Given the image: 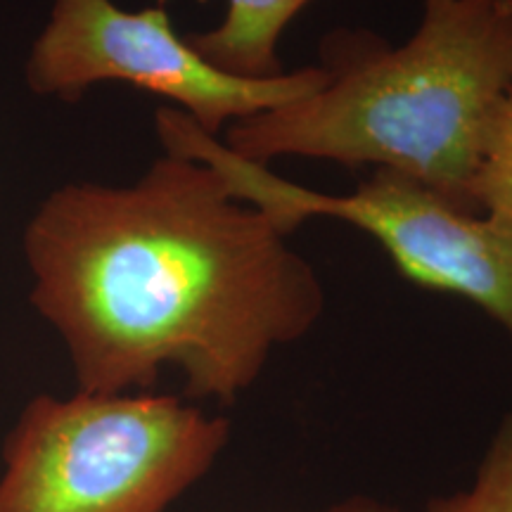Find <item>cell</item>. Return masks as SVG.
<instances>
[{
    "label": "cell",
    "mask_w": 512,
    "mask_h": 512,
    "mask_svg": "<svg viewBox=\"0 0 512 512\" xmlns=\"http://www.w3.org/2000/svg\"><path fill=\"white\" fill-rule=\"evenodd\" d=\"M31 304L60 332L79 392L152 387L235 403L325 311V290L261 209L207 164L164 152L128 185L67 183L24 230Z\"/></svg>",
    "instance_id": "1"
},
{
    "label": "cell",
    "mask_w": 512,
    "mask_h": 512,
    "mask_svg": "<svg viewBox=\"0 0 512 512\" xmlns=\"http://www.w3.org/2000/svg\"><path fill=\"white\" fill-rule=\"evenodd\" d=\"M328 72L316 93L230 124L223 145L264 166L278 157L373 164L479 214L472 188L512 91V0H422L403 46L344 38Z\"/></svg>",
    "instance_id": "2"
},
{
    "label": "cell",
    "mask_w": 512,
    "mask_h": 512,
    "mask_svg": "<svg viewBox=\"0 0 512 512\" xmlns=\"http://www.w3.org/2000/svg\"><path fill=\"white\" fill-rule=\"evenodd\" d=\"M228 439L226 418L176 396H36L5 444L0 512H164Z\"/></svg>",
    "instance_id": "3"
},
{
    "label": "cell",
    "mask_w": 512,
    "mask_h": 512,
    "mask_svg": "<svg viewBox=\"0 0 512 512\" xmlns=\"http://www.w3.org/2000/svg\"><path fill=\"white\" fill-rule=\"evenodd\" d=\"M155 128L164 152L211 166L238 200L264 211L283 233L313 216L351 223L380 242L403 278L477 304L512 339V230L503 223L453 207L389 169H375L347 195L302 188L230 152L174 107L157 110Z\"/></svg>",
    "instance_id": "4"
},
{
    "label": "cell",
    "mask_w": 512,
    "mask_h": 512,
    "mask_svg": "<svg viewBox=\"0 0 512 512\" xmlns=\"http://www.w3.org/2000/svg\"><path fill=\"white\" fill-rule=\"evenodd\" d=\"M328 79V67L271 79L223 74L176 34L162 5L133 12L112 0H55L27 60L36 95L76 100L93 83L126 81L171 100L214 138L226 124L316 93Z\"/></svg>",
    "instance_id": "5"
},
{
    "label": "cell",
    "mask_w": 512,
    "mask_h": 512,
    "mask_svg": "<svg viewBox=\"0 0 512 512\" xmlns=\"http://www.w3.org/2000/svg\"><path fill=\"white\" fill-rule=\"evenodd\" d=\"M309 3L313 0H228L219 27L188 36V43L223 74L271 79L285 74L280 36Z\"/></svg>",
    "instance_id": "6"
},
{
    "label": "cell",
    "mask_w": 512,
    "mask_h": 512,
    "mask_svg": "<svg viewBox=\"0 0 512 512\" xmlns=\"http://www.w3.org/2000/svg\"><path fill=\"white\" fill-rule=\"evenodd\" d=\"M425 512H512V408L498 422L470 486L430 498Z\"/></svg>",
    "instance_id": "7"
},
{
    "label": "cell",
    "mask_w": 512,
    "mask_h": 512,
    "mask_svg": "<svg viewBox=\"0 0 512 512\" xmlns=\"http://www.w3.org/2000/svg\"><path fill=\"white\" fill-rule=\"evenodd\" d=\"M472 202L479 214L512 230V91L503 102L479 164Z\"/></svg>",
    "instance_id": "8"
},
{
    "label": "cell",
    "mask_w": 512,
    "mask_h": 512,
    "mask_svg": "<svg viewBox=\"0 0 512 512\" xmlns=\"http://www.w3.org/2000/svg\"><path fill=\"white\" fill-rule=\"evenodd\" d=\"M323 512H403V510L399 505L382 501V498L356 494V496L342 498V501L330 505V508H325Z\"/></svg>",
    "instance_id": "9"
}]
</instances>
